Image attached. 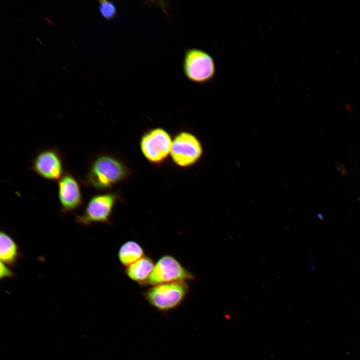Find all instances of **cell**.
Here are the masks:
<instances>
[{
	"label": "cell",
	"mask_w": 360,
	"mask_h": 360,
	"mask_svg": "<svg viewBox=\"0 0 360 360\" xmlns=\"http://www.w3.org/2000/svg\"><path fill=\"white\" fill-rule=\"evenodd\" d=\"M124 164L116 158L107 154L96 156L82 180L84 185L97 190L111 188L127 175Z\"/></svg>",
	"instance_id": "6da1fadb"
},
{
	"label": "cell",
	"mask_w": 360,
	"mask_h": 360,
	"mask_svg": "<svg viewBox=\"0 0 360 360\" xmlns=\"http://www.w3.org/2000/svg\"><path fill=\"white\" fill-rule=\"evenodd\" d=\"M190 290L188 282H174L148 286L142 292V296L152 306L161 312H166L180 306Z\"/></svg>",
	"instance_id": "7a4b0ae2"
},
{
	"label": "cell",
	"mask_w": 360,
	"mask_h": 360,
	"mask_svg": "<svg viewBox=\"0 0 360 360\" xmlns=\"http://www.w3.org/2000/svg\"><path fill=\"white\" fill-rule=\"evenodd\" d=\"M119 196L115 192L96 194L89 199L83 212L76 214L74 220L78 224L88 226L94 223L112 225L111 217Z\"/></svg>",
	"instance_id": "3957f363"
},
{
	"label": "cell",
	"mask_w": 360,
	"mask_h": 360,
	"mask_svg": "<svg viewBox=\"0 0 360 360\" xmlns=\"http://www.w3.org/2000/svg\"><path fill=\"white\" fill-rule=\"evenodd\" d=\"M182 70L190 81L204 84L214 78L216 66L214 59L208 53L200 48H190L184 52Z\"/></svg>",
	"instance_id": "277c9868"
},
{
	"label": "cell",
	"mask_w": 360,
	"mask_h": 360,
	"mask_svg": "<svg viewBox=\"0 0 360 360\" xmlns=\"http://www.w3.org/2000/svg\"><path fill=\"white\" fill-rule=\"evenodd\" d=\"M195 279L194 274L176 257L170 254H164L155 262L144 286L179 281L188 282Z\"/></svg>",
	"instance_id": "5b68a950"
},
{
	"label": "cell",
	"mask_w": 360,
	"mask_h": 360,
	"mask_svg": "<svg viewBox=\"0 0 360 360\" xmlns=\"http://www.w3.org/2000/svg\"><path fill=\"white\" fill-rule=\"evenodd\" d=\"M202 147L198 138L188 132H181L172 140L170 156L181 167L190 166L200 160Z\"/></svg>",
	"instance_id": "8992f818"
},
{
	"label": "cell",
	"mask_w": 360,
	"mask_h": 360,
	"mask_svg": "<svg viewBox=\"0 0 360 360\" xmlns=\"http://www.w3.org/2000/svg\"><path fill=\"white\" fill-rule=\"evenodd\" d=\"M172 140L168 133L162 128H155L142 136L140 150L144 157L153 163H160L170 153Z\"/></svg>",
	"instance_id": "52a82bcc"
},
{
	"label": "cell",
	"mask_w": 360,
	"mask_h": 360,
	"mask_svg": "<svg viewBox=\"0 0 360 360\" xmlns=\"http://www.w3.org/2000/svg\"><path fill=\"white\" fill-rule=\"evenodd\" d=\"M30 169L48 180L58 181L64 170L62 156L56 148H48L40 151L32 162Z\"/></svg>",
	"instance_id": "ba28073f"
},
{
	"label": "cell",
	"mask_w": 360,
	"mask_h": 360,
	"mask_svg": "<svg viewBox=\"0 0 360 360\" xmlns=\"http://www.w3.org/2000/svg\"><path fill=\"white\" fill-rule=\"evenodd\" d=\"M58 185L60 211L63 214L74 212L83 205L80 184L70 172L65 171Z\"/></svg>",
	"instance_id": "9c48e42d"
},
{
	"label": "cell",
	"mask_w": 360,
	"mask_h": 360,
	"mask_svg": "<svg viewBox=\"0 0 360 360\" xmlns=\"http://www.w3.org/2000/svg\"><path fill=\"white\" fill-rule=\"evenodd\" d=\"M155 262L152 258L148 255L125 268L124 273L130 280L140 286L144 285L153 270Z\"/></svg>",
	"instance_id": "30bf717a"
},
{
	"label": "cell",
	"mask_w": 360,
	"mask_h": 360,
	"mask_svg": "<svg viewBox=\"0 0 360 360\" xmlns=\"http://www.w3.org/2000/svg\"><path fill=\"white\" fill-rule=\"evenodd\" d=\"M22 256L20 248L14 239L7 232H0V262L10 267L14 266Z\"/></svg>",
	"instance_id": "8fae6325"
},
{
	"label": "cell",
	"mask_w": 360,
	"mask_h": 360,
	"mask_svg": "<svg viewBox=\"0 0 360 360\" xmlns=\"http://www.w3.org/2000/svg\"><path fill=\"white\" fill-rule=\"evenodd\" d=\"M146 255L144 249L142 246L134 240L125 242L120 246L118 252V261L125 268Z\"/></svg>",
	"instance_id": "7c38bea8"
},
{
	"label": "cell",
	"mask_w": 360,
	"mask_h": 360,
	"mask_svg": "<svg viewBox=\"0 0 360 360\" xmlns=\"http://www.w3.org/2000/svg\"><path fill=\"white\" fill-rule=\"evenodd\" d=\"M99 10L103 17L108 20L114 19L117 14L115 4L106 0H99Z\"/></svg>",
	"instance_id": "4fadbf2b"
},
{
	"label": "cell",
	"mask_w": 360,
	"mask_h": 360,
	"mask_svg": "<svg viewBox=\"0 0 360 360\" xmlns=\"http://www.w3.org/2000/svg\"><path fill=\"white\" fill-rule=\"evenodd\" d=\"M9 266L0 262V278L3 280L6 278H12L15 276L12 270Z\"/></svg>",
	"instance_id": "5bb4252c"
},
{
	"label": "cell",
	"mask_w": 360,
	"mask_h": 360,
	"mask_svg": "<svg viewBox=\"0 0 360 360\" xmlns=\"http://www.w3.org/2000/svg\"><path fill=\"white\" fill-rule=\"evenodd\" d=\"M226 318H227L228 320H230V316L228 314H226L225 316Z\"/></svg>",
	"instance_id": "9a60e30c"
}]
</instances>
